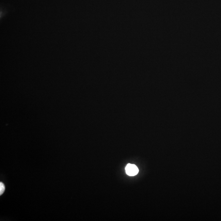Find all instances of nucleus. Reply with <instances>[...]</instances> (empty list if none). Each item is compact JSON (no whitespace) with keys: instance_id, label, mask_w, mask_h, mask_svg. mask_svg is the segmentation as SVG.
I'll return each instance as SVG.
<instances>
[{"instance_id":"obj_1","label":"nucleus","mask_w":221,"mask_h":221,"mask_svg":"<svg viewBox=\"0 0 221 221\" xmlns=\"http://www.w3.org/2000/svg\"><path fill=\"white\" fill-rule=\"evenodd\" d=\"M127 175L130 176L136 175L138 173L139 170L137 166L134 164H128L125 168Z\"/></svg>"},{"instance_id":"obj_2","label":"nucleus","mask_w":221,"mask_h":221,"mask_svg":"<svg viewBox=\"0 0 221 221\" xmlns=\"http://www.w3.org/2000/svg\"><path fill=\"white\" fill-rule=\"evenodd\" d=\"M5 191V186L3 183H0V195H2Z\"/></svg>"}]
</instances>
